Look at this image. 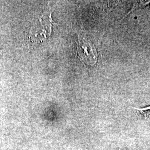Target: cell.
Here are the masks:
<instances>
[{"label":"cell","instance_id":"6da1fadb","mask_svg":"<svg viewBox=\"0 0 150 150\" xmlns=\"http://www.w3.org/2000/svg\"><path fill=\"white\" fill-rule=\"evenodd\" d=\"M77 54L84 64L93 66L97 62L98 53L95 45L80 34L77 38Z\"/></svg>","mask_w":150,"mask_h":150},{"label":"cell","instance_id":"7a4b0ae2","mask_svg":"<svg viewBox=\"0 0 150 150\" xmlns=\"http://www.w3.org/2000/svg\"><path fill=\"white\" fill-rule=\"evenodd\" d=\"M145 118H150V106L144 108H134Z\"/></svg>","mask_w":150,"mask_h":150}]
</instances>
